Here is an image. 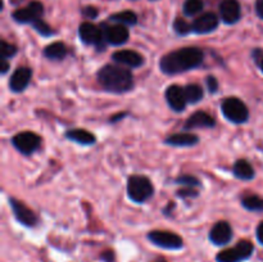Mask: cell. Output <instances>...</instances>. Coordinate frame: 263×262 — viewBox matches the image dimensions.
<instances>
[{
	"label": "cell",
	"instance_id": "8fae6325",
	"mask_svg": "<svg viewBox=\"0 0 263 262\" xmlns=\"http://www.w3.org/2000/svg\"><path fill=\"white\" fill-rule=\"evenodd\" d=\"M103 36H104L105 43L113 46H121L127 43L130 38L127 26L125 25H104L103 26Z\"/></svg>",
	"mask_w": 263,
	"mask_h": 262
},
{
	"label": "cell",
	"instance_id": "9c48e42d",
	"mask_svg": "<svg viewBox=\"0 0 263 262\" xmlns=\"http://www.w3.org/2000/svg\"><path fill=\"white\" fill-rule=\"evenodd\" d=\"M9 207L12 210L14 218L26 228H35L39 223V217L30 207L15 198H9Z\"/></svg>",
	"mask_w": 263,
	"mask_h": 262
},
{
	"label": "cell",
	"instance_id": "484cf974",
	"mask_svg": "<svg viewBox=\"0 0 263 262\" xmlns=\"http://www.w3.org/2000/svg\"><path fill=\"white\" fill-rule=\"evenodd\" d=\"M203 8H204L203 0H185L182 10H184L185 15H187V17H193V15L202 12Z\"/></svg>",
	"mask_w": 263,
	"mask_h": 262
},
{
	"label": "cell",
	"instance_id": "603a6c76",
	"mask_svg": "<svg viewBox=\"0 0 263 262\" xmlns=\"http://www.w3.org/2000/svg\"><path fill=\"white\" fill-rule=\"evenodd\" d=\"M110 21L120 25L125 26H135L138 23V15L136 13L131 12V10H123V12H118L116 14H112L109 17Z\"/></svg>",
	"mask_w": 263,
	"mask_h": 262
},
{
	"label": "cell",
	"instance_id": "60d3db41",
	"mask_svg": "<svg viewBox=\"0 0 263 262\" xmlns=\"http://www.w3.org/2000/svg\"><path fill=\"white\" fill-rule=\"evenodd\" d=\"M156 262H166V261H164V259H158V261H156Z\"/></svg>",
	"mask_w": 263,
	"mask_h": 262
},
{
	"label": "cell",
	"instance_id": "4316f807",
	"mask_svg": "<svg viewBox=\"0 0 263 262\" xmlns=\"http://www.w3.org/2000/svg\"><path fill=\"white\" fill-rule=\"evenodd\" d=\"M175 184L182 185V186H190V188H202V182L198 177L193 176V175H180L179 177L175 179Z\"/></svg>",
	"mask_w": 263,
	"mask_h": 262
},
{
	"label": "cell",
	"instance_id": "d4e9b609",
	"mask_svg": "<svg viewBox=\"0 0 263 262\" xmlns=\"http://www.w3.org/2000/svg\"><path fill=\"white\" fill-rule=\"evenodd\" d=\"M241 205L251 212H261L263 211V198L258 195H246L241 199Z\"/></svg>",
	"mask_w": 263,
	"mask_h": 262
},
{
	"label": "cell",
	"instance_id": "5bb4252c",
	"mask_svg": "<svg viewBox=\"0 0 263 262\" xmlns=\"http://www.w3.org/2000/svg\"><path fill=\"white\" fill-rule=\"evenodd\" d=\"M112 59L115 63L126 67V68H139L145 62V59H144V57L140 53L131 50V49H123V50L115 51L112 54Z\"/></svg>",
	"mask_w": 263,
	"mask_h": 262
},
{
	"label": "cell",
	"instance_id": "277c9868",
	"mask_svg": "<svg viewBox=\"0 0 263 262\" xmlns=\"http://www.w3.org/2000/svg\"><path fill=\"white\" fill-rule=\"evenodd\" d=\"M221 110H222L223 117L231 123L241 125V123L248 122L249 120V109L246 103L236 97L226 98L221 103Z\"/></svg>",
	"mask_w": 263,
	"mask_h": 262
},
{
	"label": "cell",
	"instance_id": "83f0119b",
	"mask_svg": "<svg viewBox=\"0 0 263 262\" xmlns=\"http://www.w3.org/2000/svg\"><path fill=\"white\" fill-rule=\"evenodd\" d=\"M17 53V46L10 43H7L5 40H2V43H0V59L8 61V59H12Z\"/></svg>",
	"mask_w": 263,
	"mask_h": 262
},
{
	"label": "cell",
	"instance_id": "d6986e66",
	"mask_svg": "<svg viewBox=\"0 0 263 262\" xmlns=\"http://www.w3.org/2000/svg\"><path fill=\"white\" fill-rule=\"evenodd\" d=\"M199 143V136L192 133L172 134L164 139V144L175 148H190Z\"/></svg>",
	"mask_w": 263,
	"mask_h": 262
},
{
	"label": "cell",
	"instance_id": "836d02e7",
	"mask_svg": "<svg viewBox=\"0 0 263 262\" xmlns=\"http://www.w3.org/2000/svg\"><path fill=\"white\" fill-rule=\"evenodd\" d=\"M100 259L103 262H116V253L112 249H107L100 254Z\"/></svg>",
	"mask_w": 263,
	"mask_h": 262
},
{
	"label": "cell",
	"instance_id": "8992f818",
	"mask_svg": "<svg viewBox=\"0 0 263 262\" xmlns=\"http://www.w3.org/2000/svg\"><path fill=\"white\" fill-rule=\"evenodd\" d=\"M152 244L167 251H180L184 248V239L176 233L167 230H152L146 235Z\"/></svg>",
	"mask_w": 263,
	"mask_h": 262
},
{
	"label": "cell",
	"instance_id": "8d00e7d4",
	"mask_svg": "<svg viewBox=\"0 0 263 262\" xmlns=\"http://www.w3.org/2000/svg\"><path fill=\"white\" fill-rule=\"evenodd\" d=\"M256 13L259 18L263 20V0H257L256 2Z\"/></svg>",
	"mask_w": 263,
	"mask_h": 262
},
{
	"label": "cell",
	"instance_id": "74e56055",
	"mask_svg": "<svg viewBox=\"0 0 263 262\" xmlns=\"http://www.w3.org/2000/svg\"><path fill=\"white\" fill-rule=\"evenodd\" d=\"M9 69H10V63H9V62L4 61V59H2V66H0V72H2V74H7Z\"/></svg>",
	"mask_w": 263,
	"mask_h": 262
},
{
	"label": "cell",
	"instance_id": "30bf717a",
	"mask_svg": "<svg viewBox=\"0 0 263 262\" xmlns=\"http://www.w3.org/2000/svg\"><path fill=\"white\" fill-rule=\"evenodd\" d=\"M44 14V5L40 2H31L27 7L13 12V20L21 25H32L37 20H41Z\"/></svg>",
	"mask_w": 263,
	"mask_h": 262
},
{
	"label": "cell",
	"instance_id": "7c38bea8",
	"mask_svg": "<svg viewBox=\"0 0 263 262\" xmlns=\"http://www.w3.org/2000/svg\"><path fill=\"white\" fill-rule=\"evenodd\" d=\"M234 231L228 221H218L210 230L208 238L212 244L217 247H225L233 240Z\"/></svg>",
	"mask_w": 263,
	"mask_h": 262
},
{
	"label": "cell",
	"instance_id": "f1b7e54d",
	"mask_svg": "<svg viewBox=\"0 0 263 262\" xmlns=\"http://www.w3.org/2000/svg\"><path fill=\"white\" fill-rule=\"evenodd\" d=\"M32 27L39 35L44 36V38H51L53 35H55V31L43 20H37L36 22H33Z\"/></svg>",
	"mask_w": 263,
	"mask_h": 262
},
{
	"label": "cell",
	"instance_id": "7402d4cb",
	"mask_svg": "<svg viewBox=\"0 0 263 262\" xmlns=\"http://www.w3.org/2000/svg\"><path fill=\"white\" fill-rule=\"evenodd\" d=\"M43 54L45 58L50 59V61H63L68 54V49H67L66 44L62 41H55L49 45L45 46L43 50Z\"/></svg>",
	"mask_w": 263,
	"mask_h": 262
},
{
	"label": "cell",
	"instance_id": "cb8c5ba5",
	"mask_svg": "<svg viewBox=\"0 0 263 262\" xmlns=\"http://www.w3.org/2000/svg\"><path fill=\"white\" fill-rule=\"evenodd\" d=\"M185 95H186L187 103L190 104H195V103H199L200 100L204 97V90L200 85L198 84H189L184 87Z\"/></svg>",
	"mask_w": 263,
	"mask_h": 262
},
{
	"label": "cell",
	"instance_id": "2e32d148",
	"mask_svg": "<svg viewBox=\"0 0 263 262\" xmlns=\"http://www.w3.org/2000/svg\"><path fill=\"white\" fill-rule=\"evenodd\" d=\"M218 17L212 12H208L202 14L200 17L195 18L194 22L192 23L193 32L198 35H207V33L213 32L218 27Z\"/></svg>",
	"mask_w": 263,
	"mask_h": 262
},
{
	"label": "cell",
	"instance_id": "5b68a950",
	"mask_svg": "<svg viewBox=\"0 0 263 262\" xmlns=\"http://www.w3.org/2000/svg\"><path fill=\"white\" fill-rule=\"evenodd\" d=\"M254 246L249 240H240L236 246L216 254V262H246L253 256Z\"/></svg>",
	"mask_w": 263,
	"mask_h": 262
},
{
	"label": "cell",
	"instance_id": "52a82bcc",
	"mask_svg": "<svg viewBox=\"0 0 263 262\" xmlns=\"http://www.w3.org/2000/svg\"><path fill=\"white\" fill-rule=\"evenodd\" d=\"M12 145L23 156H31L41 146V138L32 131H22L10 140Z\"/></svg>",
	"mask_w": 263,
	"mask_h": 262
},
{
	"label": "cell",
	"instance_id": "4dcf8cb0",
	"mask_svg": "<svg viewBox=\"0 0 263 262\" xmlns=\"http://www.w3.org/2000/svg\"><path fill=\"white\" fill-rule=\"evenodd\" d=\"M176 195L181 199H189V198H197L199 197V192L195 188L184 186L176 192Z\"/></svg>",
	"mask_w": 263,
	"mask_h": 262
},
{
	"label": "cell",
	"instance_id": "44dd1931",
	"mask_svg": "<svg viewBox=\"0 0 263 262\" xmlns=\"http://www.w3.org/2000/svg\"><path fill=\"white\" fill-rule=\"evenodd\" d=\"M233 174L236 179L243 180V181H249L253 180L256 176L253 166L249 163L247 159H238L233 166Z\"/></svg>",
	"mask_w": 263,
	"mask_h": 262
},
{
	"label": "cell",
	"instance_id": "f35d334b",
	"mask_svg": "<svg viewBox=\"0 0 263 262\" xmlns=\"http://www.w3.org/2000/svg\"><path fill=\"white\" fill-rule=\"evenodd\" d=\"M175 207H176V204H175L174 202H170L168 204H167V207L163 208V215L164 216H171L172 211L175 210Z\"/></svg>",
	"mask_w": 263,
	"mask_h": 262
},
{
	"label": "cell",
	"instance_id": "ba28073f",
	"mask_svg": "<svg viewBox=\"0 0 263 262\" xmlns=\"http://www.w3.org/2000/svg\"><path fill=\"white\" fill-rule=\"evenodd\" d=\"M79 38L85 45H92L99 51L105 50L103 30L91 22H84L79 27Z\"/></svg>",
	"mask_w": 263,
	"mask_h": 262
},
{
	"label": "cell",
	"instance_id": "6da1fadb",
	"mask_svg": "<svg viewBox=\"0 0 263 262\" xmlns=\"http://www.w3.org/2000/svg\"><path fill=\"white\" fill-rule=\"evenodd\" d=\"M204 51L195 46H186L164 54L159 61V68L164 74H179L192 71L203 64Z\"/></svg>",
	"mask_w": 263,
	"mask_h": 262
},
{
	"label": "cell",
	"instance_id": "1f68e13d",
	"mask_svg": "<svg viewBox=\"0 0 263 262\" xmlns=\"http://www.w3.org/2000/svg\"><path fill=\"white\" fill-rule=\"evenodd\" d=\"M205 86H207V90L211 94H216L218 91V87H220L218 80L215 76H207V79H205Z\"/></svg>",
	"mask_w": 263,
	"mask_h": 262
},
{
	"label": "cell",
	"instance_id": "e575fe53",
	"mask_svg": "<svg viewBox=\"0 0 263 262\" xmlns=\"http://www.w3.org/2000/svg\"><path fill=\"white\" fill-rule=\"evenodd\" d=\"M256 236H257V240H258V243L261 244V246H263V221L262 222H259V225L257 226Z\"/></svg>",
	"mask_w": 263,
	"mask_h": 262
},
{
	"label": "cell",
	"instance_id": "7a4b0ae2",
	"mask_svg": "<svg viewBox=\"0 0 263 262\" xmlns=\"http://www.w3.org/2000/svg\"><path fill=\"white\" fill-rule=\"evenodd\" d=\"M98 84L104 91L112 94L128 92L135 86L134 76L130 69L118 64H105L97 73Z\"/></svg>",
	"mask_w": 263,
	"mask_h": 262
},
{
	"label": "cell",
	"instance_id": "f546056e",
	"mask_svg": "<svg viewBox=\"0 0 263 262\" xmlns=\"http://www.w3.org/2000/svg\"><path fill=\"white\" fill-rule=\"evenodd\" d=\"M174 30L179 36H186L193 32V28L190 23H187L184 18H176L174 22Z\"/></svg>",
	"mask_w": 263,
	"mask_h": 262
},
{
	"label": "cell",
	"instance_id": "d6a6232c",
	"mask_svg": "<svg viewBox=\"0 0 263 262\" xmlns=\"http://www.w3.org/2000/svg\"><path fill=\"white\" fill-rule=\"evenodd\" d=\"M81 13H82V14H84L86 18H90V20H95V18L98 17V14H99V12H98L97 8L91 7V5H89V7L82 8Z\"/></svg>",
	"mask_w": 263,
	"mask_h": 262
},
{
	"label": "cell",
	"instance_id": "4fadbf2b",
	"mask_svg": "<svg viewBox=\"0 0 263 262\" xmlns=\"http://www.w3.org/2000/svg\"><path fill=\"white\" fill-rule=\"evenodd\" d=\"M164 98H166L168 107L176 113H181L189 104L184 87H181L180 85H170L164 92Z\"/></svg>",
	"mask_w": 263,
	"mask_h": 262
},
{
	"label": "cell",
	"instance_id": "ac0fdd59",
	"mask_svg": "<svg viewBox=\"0 0 263 262\" xmlns=\"http://www.w3.org/2000/svg\"><path fill=\"white\" fill-rule=\"evenodd\" d=\"M216 126V120L204 110H197L186 120L184 130L190 131L195 128H212Z\"/></svg>",
	"mask_w": 263,
	"mask_h": 262
},
{
	"label": "cell",
	"instance_id": "ffe728a7",
	"mask_svg": "<svg viewBox=\"0 0 263 262\" xmlns=\"http://www.w3.org/2000/svg\"><path fill=\"white\" fill-rule=\"evenodd\" d=\"M66 138L73 143L85 146L94 145L97 143V136L85 128H72V130L66 131Z\"/></svg>",
	"mask_w": 263,
	"mask_h": 262
},
{
	"label": "cell",
	"instance_id": "e0dca14e",
	"mask_svg": "<svg viewBox=\"0 0 263 262\" xmlns=\"http://www.w3.org/2000/svg\"><path fill=\"white\" fill-rule=\"evenodd\" d=\"M221 20L226 25H235L241 17V7L238 0H223L220 5Z\"/></svg>",
	"mask_w": 263,
	"mask_h": 262
},
{
	"label": "cell",
	"instance_id": "ab89813d",
	"mask_svg": "<svg viewBox=\"0 0 263 262\" xmlns=\"http://www.w3.org/2000/svg\"><path fill=\"white\" fill-rule=\"evenodd\" d=\"M259 67H261V71L263 72V58H261V61H259Z\"/></svg>",
	"mask_w": 263,
	"mask_h": 262
},
{
	"label": "cell",
	"instance_id": "3957f363",
	"mask_svg": "<svg viewBox=\"0 0 263 262\" xmlns=\"http://www.w3.org/2000/svg\"><path fill=\"white\" fill-rule=\"evenodd\" d=\"M127 195L133 202L141 204L154 195V186L151 179L143 175H133L127 180Z\"/></svg>",
	"mask_w": 263,
	"mask_h": 262
},
{
	"label": "cell",
	"instance_id": "9a60e30c",
	"mask_svg": "<svg viewBox=\"0 0 263 262\" xmlns=\"http://www.w3.org/2000/svg\"><path fill=\"white\" fill-rule=\"evenodd\" d=\"M31 79H32V69L30 67H18L10 76L8 86H9L10 91L22 92L27 89Z\"/></svg>",
	"mask_w": 263,
	"mask_h": 262
},
{
	"label": "cell",
	"instance_id": "b9f144b4",
	"mask_svg": "<svg viewBox=\"0 0 263 262\" xmlns=\"http://www.w3.org/2000/svg\"><path fill=\"white\" fill-rule=\"evenodd\" d=\"M14 2H20V0H14Z\"/></svg>",
	"mask_w": 263,
	"mask_h": 262
},
{
	"label": "cell",
	"instance_id": "d590c367",
	"mask_svg": "<svg viewBox=\"0 0 263 262\" xmlns=\"http://www.w3.org/2000/svg\"><path fill=\"white\" fill-rule=\"evenodd\" d=\"M127 116H128V112H120V113H117V115L112 116V117H110L109 122L110 123H116V122H118V121L123 120L125 117H127Z\"/></svg>",
	"mask_w": 263,
	"mask_h": 262
}]
</instances>
